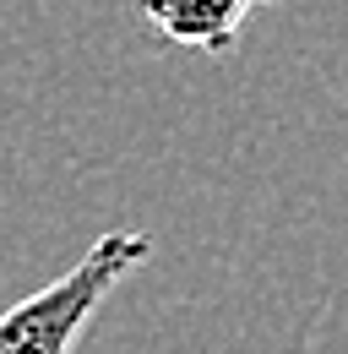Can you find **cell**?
Returning a JSON list of instances; mask_svg holds the SVG:
<instances>
[{"instance_id": "7a4b0ae2", "label": "cell", "mask_w": 348, "mask_h": 354, "mask_svg": "<svg viewBox=\"0 0 348 354\" xmlns=\"http://www.w3.org/2000/svg\"><path fill=\"white\" fill-rule=\"evenodd\" d=\"M261 6H278V0H136V11L147 17L158 39L202 49V55H229L240 44L251 11Z\"/></svg>"}, {"instance_id": "6da1fadb", "label": "cell", "mask_w": 348, "mask_h": 354, "mask_svg": "<svg viewBox=\"0 0 348 354\" xmlns=\"http://www.w3.org/2000/svg\"><path fill=\"white\" fill-rule=\"evenodd\" d=\"M153 240L142 229H109L87 245L60 278L0 316V354H77L98 306L147 262Z\"/></svg>"}]
</instances>
